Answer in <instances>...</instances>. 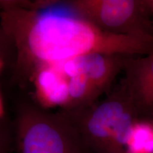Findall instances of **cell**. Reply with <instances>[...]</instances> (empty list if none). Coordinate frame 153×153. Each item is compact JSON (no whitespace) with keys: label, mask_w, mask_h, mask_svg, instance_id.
<instances>
[{"label":"cell","mask_w":153,"mask_h":153,"mask_svg":"<svg viewBox=\"0 0 153 153\" xmlns=\"http://www.w3.org/2000/svg\"><path fill=\"white\" fill-rule=\"evenodd\" d=\"M45 8L30 1H7L0 11V26L14 52L16 75L30 80L38 69L87 54L110 55L116 37L65 8Z\"/></svg>","instance_id":"1"},{"label":"cell","mask_w":153,"mask_h":153,"mask_svg":"<svg viewBox=\"0 0 153 153\" xmlns=\"http://www.w3.org/2000/svg\"><path fill=\"white\" fill-rule=\"evenodd\" d=\"M91 153H125L137 115L122 86L101 101L74 111H62Z\"/></svg>","instance_id":"2"},{"label":"cell","mask_w":153,"mask_h":153,"mask_svg":"<svg viewBox=\"0 0 153 153\" xmlns=\"http://www.w3.org/2000/svg\"><path fill=\"white\" fill-rule=\"evenodd\" d=\"M19 153H91L62 111L23 104L16 118Z\"/></svg>","instance_id":"3"},{"label":"cell","mask_w":153,"mask_h":153,"mask_svg":"<svg viewBox=\"0 0 153 153\" xmlns=\"http://www.w3.org/2000/svg\"><path fill=\"white\" fill-rule=\"evenodd\" d=\"M57 4L108 33L153 37L149 0H71Z\"/></svg>","instance_id":"4"},{"label":"cell","mask_w":153,"mask_h":153,"mask_svg":"<svg viewBox=\"0 0 153 153\" xmlns=\"http://www.w3.org/2000/svg\"><path fill=\"white\" fill-rule=\"evenodd\" d=\"M121 86L139 118L153 120V53L129 57Z\"/></svg>","instance_id":"5"},{"label":"cell","mask_w":153,"mask_h":153,"mask_svg":"<svg viewBox=\"0 0 153 153\" xmlns=\"http://www.w3.org/2000/svg\"><path fill=\"white\" fill-rule=\"evenodd\" d=\"M128 57L92 53L74 57L56 65L67 77L76 74H85L103 93L110 87L118 73L123 70Z\"/></svg>","instance_id":"6"},{"label":"cell","mask_w":153,"mask_h":153,"mask_svg":"<svg viewBox=\"0 0 153 153\" xmlns=\"http://www.w3.org/2000/svg\"><path fill=\"white\" fill-rule=\"evenodd\" d=\"M38 105L44 109L60 107L65 110L69 102L68 81L56 65L42 67L32 76Z\"/></svg>","instance_id":"7"},{"label":"cell","mask_w":153,"mask_h":153,"mask_svg":"<svg viewBox=\"0 0 153 153\" xmlns=\"http://www.w3.org/2000/svg\"><path fill=\"white\" fill-rule=\"evenodd\" d=\"M125 153H153V120L137 118L126 143Z\"/></svg>","instance_id":"8"},{"label":"cell","mask_w":153,"mask_h":153,"mask_svg":"<svg viewBox=\"0 0 153 153\" xmlns=\"http://www.w3.org/2000/svg\"><path fill=\"white\" fill-rule=\"evenodd\" d=\"M10 55L14 60V52L12 45L2 28L0 26V57H2L5 60L6 58L9 57Z\"/></svg>","instance_id":"9"},{"label":"cell","mask_w":153,"mask_h":153,"mask_svg":"<svg viewBox=\"0 0 153 153\" xmlns=\"http://www.w3.org/2000/svg\"><path fill=\"white\" fill-rule=\"evenodd\" d=\"M4 114V103L2 98H1V94H0V118H1Z\"/></svg>","instance_id":"10"},{"label":"cell","mask_w":153,"mask_h":153,"mask_svg":"<svg viewBox=\"0 0 153 153\" xmlns=\"http://www.w3.org/2000/svg\"><path fill=\"white\" fill-rule=\"evenodd\" d=\"M4 63H5V60H4L1 57H0V72L1 71L4 66Z\"/></svg>","instance_id":"11"},{"label":"cell","mask_w":153,"mask_h":153,"mask_svg":"<svg viewBox=\"0 0 153 153\" xmlns=\"http://www.w3.org/2000/svg\"><path fill=\"white\" fill-rule=\"evenodd\" d=\"M149 4H150L152 14H153V0H149Z\"/></svg>","instance_id":"12"}]
</instances>
